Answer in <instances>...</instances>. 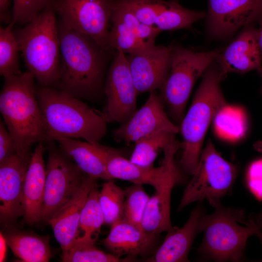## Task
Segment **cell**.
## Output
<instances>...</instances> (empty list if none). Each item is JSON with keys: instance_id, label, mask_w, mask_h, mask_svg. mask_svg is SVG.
<instances>
[{"instance_id": "4fadbf2b", "label": "cell", "mask_w": 262, "mask_h": 262, "mask_svg": "<svg viewBox=\"0 0 262 262\" xmlns=\"http://www.w3.org/2000/svg\"><path fill=\"white\" fill-rule=\"evenodd\" d=\"M104 95L106 104L102 114L107 122L124 124L137 111L138 95L126 55L115 51L105 80Z\"/></svg>"}, {"instance_id": "cb8c5ba5", "label": "cell", "mask_w": 262, "mask_h": 262, "mask_svg": "<svg viewBox=\"0 0 262 262\" xmlns=\"http://www.w3.org/2000/svg\"><path fill=\"white\" fill-rule=\"evenodd\" d=\"M176 185L171 184L149 197L140 227L147 234L154 236L168 232L172 228L171 222V196Z\"/></svg>"}, {"instance_id": "8992f818", "label": "cell", "mask_w": 262, "mask_h": 262, "mask_svg": "<svg viewBox=\"0 0 262 262\" xmlns=\"http://www.w3.org/2000/svg\"><path fill=\"white\" fill-rule=\"evenodd\" d=\"M51 4L15 35L27 71L42 87L55 88L60 61L58 22Z\"/></svg>"}, {"instance_id": "3957f363", "label": "cell", "mask_w": 262, "mask_h": 262, "mask_svg": "<svg viewBox=\"0 0 262 262\" xmlns=\"http://www.w3.org/2000/svg\"><path fill=\"white\" fill-rule=\"evenodd\" d=\"M36 94L48 142L58 135L98 144L106 134L107 122L102 114L81 99L53 87L41 86Z\"/></svg>"}, {"instance_id": "9a60e30c", "label": "cell", "mask_w": 262, "mask_h": 262, "mask_svg": "<svg viewBox=\"0 0 262 262\" xmlns=\"http://www.w3.org/2000/svg\"><path fill=\"white\" fill-rule=\"evenodd\" d=\"M126 58L138 95L162 87L170 70V46L155 45Z\"/></svg>"}, {"instance_id": "2e32d148", "label": "cell", "mask_w": 262, "mask_h": 262, "mask_svg": "<svg viewBox=\"0 0 262 262\" xmlns=\"http://www.w3.org/2000/svg\"><path fill=\"white\" fill-rule=\"evenodd\" d=\"M29 164L16 154L0 162V219L5 228L23 216V188Z\"/></svg>"}, {"instance_id": "60d3db41", "label": "cell", "mask_w": 262, "mask_h": 262, "mask_svg": "<svg viewBox=\"0 0 262 262\" xmlns=\"http://www.w3.org/2000/svg\"><path fill=\"white\" fill-rule=\"evenodd\" d=\"M253 147L255 150L262 154V141H257L253 144Z\"/></svg>"}, {"instance_id": "d590c367", "label": "cell", "mask_w": 262, "mask_h": 262, "mask_svg": "<svg viewBox=\"0 0 262 262\" xmlns=\"http://www.w3.org/2000/svg\"><path fill=\"white\" fill-rule=\"evenodd\" d=\"M247 175L251 190L257 196L262 198V159L251 164Z\"/></svg>"}, {"instance_id": "7a4b0ae2", "label": "cell", "mask_w": 262, "mask_h": 262, "mask_svg": "<svg viewBox=\"0 0 262 262\" xmlns=\"http://www.w3.org/2000/svg\"><path fill=\"white\" fill-rule=\"evenodd\" d=\"M34 80L28 71L4 78L0 94V113L16 155L28 163L32 146L48 142Z\"/></svg>"}, {"instance_id": "8d00e7d4", "label": "cell", "mask_w": 262, "mask_h": 262, "mask_svg": "<svg viewBox=\"0 0 262 262\" xmlns=\"http://www.w3.org/2000/svg\"><path fill=\"white\" fill-rule=\"evenodd\" d=\"M12 0H0V18L2 22H11L13 16L8 12L9 7Z\"/></svg>"}, {"instance_id": "b9f144b4", "label": "cell", "mask_w": 262, "mask_h": 262, "mask_svg": "<svg viewBox=\"0 0 262 262\" xmlns=\"http://www.w3.org/2000/svg\"><path fill=\"white\" fill-rule=\"evenodd\" d=\"M255 235L259 238L262 246V232L261 230H258ZM261 262H262V259Z\"/></svg>"}, {"instance_id": "ac0fdd59", "label": "cell", "mask_w": 262, "mask_h": 262, "mask_svg": "<svg viewBox=\"0 0 262 262\" xmlns=\"http://www.w3.org/2000/svg\"><path fill=\"white\" fill-rule=\"evenodd\" d=\"M56 141L65 154L87 175L97 179L111 180L107 161L114 147L58 135L51 137L49 141Z\"/></svg>"}, {"instance_id": "ba28073f", "label": "cell", "mask_w": 262, "mask_h": 262, "mask_svg": "<svg viewBox=\"0 0 262 262\" xmlns=\"http://www.w3.org/2000/svg\"><path fill=\"white\" fill-rule=\"evenodd\" d=\"M236 166L227 161L211 140L202 149L192 178L179 205L180 211L189 204L207 200L212 206L231 190L237 176Z\"/></svg>"}, {"instance_id": "7c38bea8", "label": "cell", "mask_w": 262, "mask_h": 262, "mask_svg": "<svg viewBox=\"0 0 262 262\" xmlns=\"http://www.w3.org/2000/svg\"><path fill=\"white\" fill-rule=\"evenodd\" d=\"M207 37L223 40L239 30L262 21V0H208Z\"/></svg>"}, {"instance_id": "1f68e13d", "label": "cell", "mask_w": 262, "mask_h": 262, "mask_svg": "<svg viewBox=\"0 0 262 262\" xmlns=\"http://www.w3.org/2000/svg\"><path fill=\"white\" fill-rule=\"evenodd\" d=\"M143 185L132 183L124 189L125 199L121 219L139 227L149 198Z\"/></svg>"}, {"instance_id": "7402d4cb", "label": "cell", "mask_w": 262, "mask_h": 262, "mask_svg": "<svg viewBox=\"0 0 262 262\" xmlns=\"http://www.w3.org/2000/svg\"><path fill=\"white\" fill-rule=\"evenodd\" d=\"M156 237L147 234L139 227L120 220L111 226L102 243L112 254L134 260L148 254L154 247Z\"/></svg>"}, {"instance_id": "4dcf8cb0", "label": "cell", "mask_w": 262, "mask_h": 262, "mask_svg": "<svg viewBox=\"0 0 262 262\" xmlns=\"http://www.w3.org/2000/svg\"><path fill=\"white\" fill-rule=\"evenodd\" d=\"M98 199L105 224L111 226L121 220L125 199L124 189L117 185L112 179L108 180L99 191Z\"/></svg>"}, {"instance_id": "ffe728a7", "label": "cell", "mask_w": 262, "mask_h": 262, "mask_svg": "<svg viewBox=\"0 0 262 262\" xmlns=\"http://www.w3.org/2000/svg\"><path fill=\"white\" fill-rule=\"evenodd\" d=\"M205 214L201 205H197L181 228L173 227L162 245L148 259L154 262H189L188 254L196 235L200 232V224Z\"/></svg>"}, {"instance_id": "5bb4252c", "label": "cell", "mask_w": 262, "mask_h": 262, "mask_svg": "<svg viewBox=\"0 0 262 262\" xmlns=\"http://www.w3.org/2000/svg\"><path fill=\"white\" fill-rule=\"evenodd\" d=\"M164 108L156 91L150 92L144 105L129 120L113 131L114 139L117 143L123 142L128 144L158 132L166 131L176 134L179 128L170 119Z\"/></svg>"}, {"instance_id": "836d02e7", "label": "cell", "mask_w": 262, "mask_h": 262, "mask_svg": "<svg viewBox=\"0 0 262 262\" xmlns=\"http://www.w3.org/2000/svg\"><path fill=\"white\" fill-rule=\"evenodd\" d=\"M14 24H26L50 5L53 0H12Z\"/></svg>"}, {"instance_id": "6da1fadb", "label": "cell", "mask_w": 262, "mask_h": 262, "mask_svg": "<svg viewBox=\"0 0 262 262\" xmlns=\"http://www.w3.org/2000/svg\"><path fill=\"white\" fill-rule=\"evenodd\" d=\"M59 78L55 88L80 99L95 100L103 94L109 52L89 36L58 22Z\"/></svg>"}, {"instance_id": "f1b7e54d", "label": "cell", "mask_w": 262, "mask_h": 262, "mask_svg": "<svg viewBox=\"0 0 262 262\" xmlns=\"http://www.w3.org/2000/svg\"><path fill=\"white\" fill-rule=\"evenodd\" d=\"M108 44L111 51L121 50L128 54L135 53L155 45L141 39L134 31L120 20L111 17Z\"/></svg>"}, {"instance_id": "e575fe53", "label": "cell", "mask_w": 262, "mask_h": 262, "mask_svg": "<svg viewBox=\"0 0 262 262\" xmlns=\"http://www.w3.org/2000/svg\"><path fill=\"white\" fill-rule=\"evenodd\" d=\"M14 141L4 123L0 120V162L16 155Z\"/></svg>"}, {"instance_id": "8fae6325", "label": "cell", "mask_w": 262, "mask_h": 262, "mask_svg": "<svg viewBox=\"0 0 262 262\" xmlns=\"http://www.w3.org/2000/svg\"><path fill=\"white\" fill-rule=\"evenodd\" d=\"M114 0H53L60 20L112 52L108 44L109 23Z\"/></svg>"}, {"instance_id": "30bf717a", "label": "cell", "mask_w": 262, "mask_h": 262, "mask_svg": "<svg viewBox=\"0 0 262 262\" xmlns=\"http://www.w3.org/2000/svg\"><path fill=\"white\" fill-rule=\"evenodd\" d=\"M180 147L176 138L164 148V158L158 167L144 166L134 164L125 158L122 150L114 148L108 156L107 170L111 179H117L132 183L148 184L159 191L171 184L177 185L183 179L182 171L175 161Z\"/></svg>"}, {"instance_id": "5b68a950", "label": "cell", "mask_w": 262, "mask_h": 262, "mask_svg": "<svg viewBox=\"0 0 262 262\" xmlns=\"http://www.w3.org/2000/svg\"><path fill=\"white\" fill-rule=\"evenodd\" d=\"M212 206L214 212L205 214L200 221L203 237L198 253L216 262L240 261L247 239L262 230V223L251 218L246 220L244 210L225 207L220 201Z\"/></svg>"}, {"instance_id": "44dd1931", "label": "cell", "mask_w": 262, "mask_h": 262, "mask_svg": "<svg viewBox=\"0 0 262 262\" xmlns=\"http://www.w3.org/2000/svg\"><path fill=\"white\" fill-rule=\"evenodd\" d=\"M97 180L87 175L77 193L54 214L49 223L62 251L75 239L82 209L90 192L97 185Z\"/></svg>"}, {"instance_id": "ab89813d", "label": "cell", "mask_w": 262, "mask_h": 262, "mask_svg": "<svg viewBox=\"0 0 262 262\" xmlns=\"http://www.w3.org/2000/svg\"><path fill=\"white\" fill-rule=\"evenodd\" d=\"M249 218L253 219L257 222L262 223V210L259 213L251 214Z\"/></svg>"}, {"instance_id": "484cf974", "label": "cell", "mask_w": 262, "mask_h": 262, "mask_svg": "<svg viewBox=\"0 0 262 262\" xmlns=\"http://www.w3.org/2000/svg\"><path fill=\"white\" fill-rule=\"evenodd\" d=\"M203 11L186 8L178 0H171L167 7L157 18L154 26L161 32L187 29L195 23L205 18Z\"/></svg>"}, {"instance_id": "4316f807", "label": "cell", "mask_w": 262, "mask_h": 262, "mask_svg": "<svg viewBox=\"0 0 262 262\" xmlns=\"http://www.w3.org/2000/svg\"><path fill=\"white\" fill-rule=\"evenodd\" d=\"M175 135L171 132L160 131L138 139L134 142L130 161L142 166H152L160 151L175 138Z\"/></svg>"}, {"instance_id": "74e56055", "label": "cell", "mask_w": 262, "mask_h": 262, "mask_svg": "<svg viewBox=\"0 0 262 262\" xmlns=\"http://www.w3.org/2000/svg\"><path fill=\"white\" fill-rule=\"evenodd\" d=\"M8 246L3 233L0 234V262H3L6 259L7 248Z\"/></svg>"}, {"instance_id": "d6a6232c", "label": "cell", "mask_w": 262, "mask_h": 262, "mask_svg": "<svg viewBox=\"0 0 262 262\" xmlns=\"http://www.w3.org/2000/svg\"><path fill=\"white\" fill-rule=\"evenodd\" d=\"M123 5L142 23L154 26L161 13L167 7L169 0H115Z\"/></svg>"}, {"instance_id": "d6986e66", "label": "cell", "mask_w": 262, "mask_h": 262, "mask_svg": "<svg viewBox=\"0 0 262 262\" xmlns=\"http://www.w3.org/2000/svg\"><path fill=\"white\" fill-rule=\"evenodd\" d=\"M45 150L44 142L37 143L32 153L23 184V217L29 225L41 222L46 178L43 158Z\"/></svg>"}, {"instance_id": "7bdbcfd3", "label": "cell", "mask_w": 262, "mask_h": 262, "mask_svg": "<svg viewBox=\"0 0 262 262\" xmlns=\"http://www.w3.org/2000/svg\"><path fill=\"white\" fill-rule=\"evenodd\" d=\"M257 71L258 72L259 75L260 76V77H261L262 79V67L257 69ZM261 94H262V86H261Z\"/></svg>"}, {"instance_id": "d4e9b609", "label": "cell", "mask_w": 262, "mask_h": 262, "mask_svg": "<svg viewBox=\"0 0 262 262\" xmlns=\"http://www.w3.org/2000/svg\"><path fill=\"white\" fill-rule=\"evenodd\" d=\"M99 191L98 186H96L86 200L75 240L97 242L101 228L104 224V216L98 199Z\"/></svg>"}, {"instance_id": "603a6c76", "label": "cell", "mask_w": 262, "mask_h": 262, "mask_svg": "<svg viewBox=\"0 0 262 262\" xmlns=\"http://www.w3.org/2000/svg\"><path fill=\"white\" fill-rule=\"evenodd\" d=\"M14 255L26 262H48L52 257L48 235L9 229L3 234Z\"/></svg>"}, {"instance_id": "52a82bcc", "label": "cell", "mask_w": 262, "mask_h": 262, "mask_svg": "<svg viewBox=\"0 0 262 262\" xmlns=\"http://www.w3.org/2000/svg\"><path fill=\"white\" fill-rule=\"evenodd\" d=\"M170 46V70L159 95L169 116L175 122L181 123L196 82L222 49L197 51L179 45Z\"/></svg>"}, {"instance_id": "e0dca14e", "label": "cell", "mask_w": 262, "mask_h": 262, "mask_svg": "<svg viewBox=\"0 0 262 262\" xmlns=\"http://www.w3.org/2000/svg\"><path fill=\"white\" fill-rule=\"evenodd\" d=\"M214 61L226 76L230 73L245 74L262 67L255 24L244 27Z\"/></svg>"}, {"instance_id": "f35d334b", "label": "cell", "mask_w": 262, "mask_h": 262, "mask_svg": "<svg viewBox=\"0 0 262 262\" xmlns=\"http://www.w3.org/2000/svg\"><path fill=\"white\" fill-rule=\"evenodd\" d=\"M259 27L257 28V39L262 59V21L259 23Z\"/></svg>"}, {"instance_id": "f546056e", "label": "cell", "mask_w": 262, "mask_h": 262, "mask_svg": "<svg viewBox=\"0 0 262 262\" xmlns=\"http://www.w3.org/2000/svg\"><path fill=\"white\" fill-rule=\"evenodd\" d=\"M12 22L0 28V74L4 78L22 73L19 68V45L13 32Z\"/></svg>"}, {"instance_id": "83f0119b", "label": "cell", "mask_w": 262, "mask_h": 262, "mask_svg": "<svg viewBox=\"0 0 262 262\" xmlns=\"http://www.w3.org/2000/svg\"><path fill=\"white\" fill-rule=\"evenodd\" d=\"M133 260L130 257L121 258L112 253H106L96 246V243L75 240L62 251L64 262H117Z\"/></svg>"}, {"instance_id": "9c48e42d", "label": "cell", "mask_w": 262, "mask_h": 262, "mask_svg": "<svg viewBox=\"0 0 262 262\" xmlns=\"http://www.w3.org/2000/svg\"><path fill=\"white\" fill-rule=\"evenodd\" d=\"M54 142H48L49 155L42 209L41 222L47 224L74 196L87 176Z\"/></svg>"}, {"instance_id": "ee69618b", "label": "cell", "mask_w": 262, "mask_h": 262, "mask_svg": "<svg viewBox=\"0 0 262 262\" xmlns=\"http://www.w3.org/2000/svg\"></svg>"}, {"instance_id": "277c9868", "label": "cell", "mask_w": 262, "mask_h": 262, "mask_svg": "<svg viewBox=\"0 0 262 262\" xmlns=\"http://www.w3.org/2000/svg\"><path fill=\"white\" fill-rule=\"evenodd\" d=\"M191 106L181 122L183 141L179 166L192 175L197 165L206 132L218 112L227 102L220 83L226 77L214 61L203 75Z\"/></svg>"}]
</instances>
